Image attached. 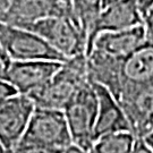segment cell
Listing matches in <instances>:
<instances>
[{"label":"cell","instance_id":"cell-1","mask_svg":"<svg viewBox=\"0 0 153 153\" xmlns=\"http://www.w3.org/2000/svg\"><path fill=\"white\" fill-rule=\"evenodd\" d=\"M88 77L103 85L116 101L153 81V39H145L129 53L114 57L93 49L88 55Z\"/></svg>","mask_w":153,"mask_h":153},{"label":"cell","instance_id":"cell-2","mask_svg":"<svg viewBox=\"0 0 153 153\" xmlns=\"http://www.w3.org/2000/svg\"><path fill=\"white\" fill-rule=\"evenodd\" d=\"M91 81L88 71V56L81 53L68 58L45 85L27 97L36 108L64 110L79 90Z\"/></svg>","mask_w":153,"mask_h":153},{"label":"cell","instance_id":"cell-3","mask_svg":"<svg viewBox=\"0 0 153 153\" xmlns=\"http://www.w3.org/2000/svg\"><path fill=\"white\" fill-rule=\"evenodd\" d=\"M0 48L11 61L51 60L65 62L68 59L35 32L2 22H0Z\"/></svg>","mask_w":153,"mask_h":153},{"label":"cell","instance_id":"cell-4","mask_svg":"<svg viewBox=\"0 0 153 153\" xmlns=\"http://www.w3.org/2000/svg\"><path fill=\"white\" fill-rule=\"evenodd\" d=\"M99 99L90 81L64 110L73 143L90 151L94 143V128L98 118Z\"/></svg>","mask_w":153,"mask_h":153},{"label":"cell","instance_id":"cell-5","mask_svg":"<svg viewBox=\"0 0 153 153\" xmlns=\"http://www.w3.org/2000/svg\"><path fill=\"white\" fill-rule=\"evenodd\" d=\"M19 144H36L62 150L69 148L74 143L65 112L35 107Z\"/></svg>","mask_w":153,"mask_h":153},{"label":"cell","instance_id":"cell-6","mask_svg":"<svg viewBox=\"0 0 153 153\" xmlns=\"http://www.w3.org/2000/svg\"><path fill=\"white\" fill-rule=\"evenodd\" d=\"M26 28L42 36L66 58L86 53L88 40L79 24L73 16L49 17Z\"/></svg>","mask_w":153,"mask_h":153},{"label":"cell","instance_id":"cell-7","mask_svg":"<svg viewBox=\"0 0 153 153\" xmlns=\"http://www.w3.org/2000/svg\"><path fill=\"white\" fill-rule=\"evenodd\" d=\"M34 109L32 99L19 93L0 103V141L8 152H13L22 141Z\"/></svg>","mask_w":153,"mask_h":153},{"label":"cell","instance_id":"cell-8","mask_svg":"<svg viewBox=\"0 0 153 153\" xmlns=\"http://www.w3.org/2000/svg\"><path fill=\"white\" fill-rule=\"evenodd\" d=\"M56 16H73L76 19L71 6L64 0H11L0 22L26 28L39 21Z\"/></svg>","mask_w":153,"mask_h":153},{"label":"cell","instance_id":"cell-9","mask_svg":"<svg viewBox=\"0 0 153 153\" xmlns=\"http://www.w3.org/2000/svg\"><path fill=\"white\" fill-rule=\"evenodd\" d=\"M136 140H144L153 131V81L117 100Z\"/></svg>","mask_w":153,"mask_h":153},{"label":"cell","instance_id":"cell-10","mask_svg":"<svg viewBox=\"0 0 153 153\" xmlns=\"http://www.w3.org/2000/svg\"><path fill=\"white\" fill-rule=\"evenodd\" d=\"M62 62L51 60L11 61L6 81L17 93L30 95L49 82Z\"/></svg>","mask_w":153,"mask_h":153},{"label":"cell","instance_id":"cell-11","mask_svg":"<svg viewBox=\"0 0 153 153\" xmlns=\"http://www.w3.org/2000/svg\"><path fill=\"white\" fill-rule=\"evenodd\" d=\"M143 24V14L135 0H117L104 7L86 47V56L92 51L94 40L100 33L123 31Z\"/></svg>","mask_w":153,"mask_h":153},{"label":"cell","instance_id":"cell-12","mask_svg":"<svg viewBox=\"0 0 153 153\" xmlns=\"http://www.w3.org/2000/svg\"><path fill=\"white\" fill-rule=\"evenodd\" d=\"M92 83L99 99L98 118L94 128V142L108 134L131 131V126L124 111L109 90L99 83Z\"/></svg>","mask_w":153,"mask_h":153},{"label":"cell","instance_id":"cell-13","mask_svg":"<svg viewBox=\"0 0 153 153\" xmlns=\"http://www.w3.org/2000/svg\"><path fill=\"white\" fill-rule=\"evenodd\" d=\"M146 39L144 25L123 30L100 33L94 40L93 49L114 57H123L129 53Z\"/></svg>","mask_w":153,"mask_h":153},{"label":"cell","instance_id":"cell-14","mask_svg":"<svg viewBox=\"0 0 153 153\" xmlns=\"http://www.w3.org/2000/svg\"><path fill=\"white\" fill-rule=\"evenodd\" d=\"M71 4L73 13L88 41L103 9V0H71Z\"/></svg>","mask_w":153,"mask_h":153},{"label":"cell","instance_id":"cell-15","mask_svg":"<svg viewBox=\"0 0 153 153\" xmlns=\"http://www.w3.org/2000/svg\"><path fill=\"white\" fill-rule=\"evenodd\" d=\"M135 141L131 131L108 134L93 143L88 153H131Z\"/></svg>","mask_w":153,"mask_h":153},{"label":"cell","instance_id":"cell-16","mask_svg":"<svg viewBox=\"0 0 153 153\" xmlns=\"http://www.w3.org/2000/svg\"><path fill=\"white\" fill-rule=\"evenodd\" d=\"M13 153H65V150L36 144H19Z\"/></svg>","mask_w":153,"mask_h":153},{"label":"cell","instance_id":"cell-17","mask_svg":"<svg viewBox=\"0 0 153 153\" xmlns=\"http://www.w3.org/2000/svg\"><path fill=\"white\" fill-rule=\"evenodd\" d=\"M11 65V59L7 56L4 50L0 48V79L6 81L7 73Z\"/></svg>","mask_w":153,"mask_h":153},{"label":"cell","instance_id":"cell-18","mask_svg":"<svg viewBox=\"0 0 153 153\" xmlns=\"http://www.w3.org/2000/svg\"><path fill=\"white\" fill-rule=\"evenodd\" d=\"M16 90L11 86L7 81H2L0 79V103H2L5 100L16 94Z\"/></svg>","mask_w":153,"mask_h":153},{"label":"cell","instance_id":"cell-19","mask_svg":"<svg viewBox=\"0 0 153 153\" xmlns=\"http://www.w3.org/2000/svg\"><path fill=\"white\" fill-rule=\"evenodd\" d=\"M143 25L145 27L146 38L153 39V6L143 16Z\"/></svg>","mask_w":153,"mask_h":153},{"label":"cell","instance_id":"cell-20","mask_svg":"<svg viewBox=\"0 0 153 153\" xmlns=\"http://www.w3.org/2000/svg\"><path fill=\"white\" fill-rule=\"evenodd\" d=\"M131 153H153V151L144 140H136Z\"/></svg>","mask_w":153,"mask_h":153},{"label":"cell","instance_id":"cell-21","mask_svg":"<svg viewBox=\"0 0 153 153\" xmlns=\"http://www.w3.org/2000/svg\"><path fill=\"white\" fill-rule=\"evenodd\" d=\"M135 1H136L141 13L143 14V16L146 14V11L153 6V0H135Z\"/></svg>","mask_w":153,"mask_h":153},{"label":"cell","instance_id":"cell-22","mask_svg":"<svg viewBox=\"0 0 153 153\" xmlns=\"http://www.w3.org/2000/svg\"><path fill=\"white\" fill-rule=\"evenodd\" d=\"M65 153H88V151L77 146L75 144H71L69 148H67L65 150Z\"/></svg>","mask_w":153,"mask_h":153},{"label":"cell","instance_id":"cell-23","mask_svg":"<svg viewBox=\"0 0 153 153\" xmlns=\"http://www.w3.org/2000/svg\"><path fill=\"white\" fill-rule=\"evenodd\" d=\"M10 2H11V0H0V19H1L2 15L6 13L7 8L9 7Z\"/></svg>","mask_w":153,"mask_h":153},{"label":"cell","instance_id":"cell-24","mask_svg":"<svg viewBox=\"0 0 153 153\" xmlns=\"http://www.w3.org/2000/svg\"><path fill=\"white\" fill-rule=\"evenodd\" d=\"M144 141H145V143L148 144L149 146L151 148V150L153 151V131L151 133V134H149L148 136L144 138Z\"/></svg>","mask_w":153,"mask_h":153},{"label":"cell","instance_id":"cell-25","mask_svg":"<svg viewBox=\"0 0 153 153\" xmlns=\"http://www.w3.org/2000/svg\"><path fill=\"white\" fill-rule=\"evenodd\" d=\"M115 1H117V0H103V8L104 7H107L108 5H110V4L115 2Z\"/></svg>","mask_w":153,"mask_h":153},{"label":"cell","instance_id":"cell-26","mask_svg":"<svg viewBox=\"0 0 153 153\" xmlns=\"http://www.w3.org/2000/svg\"><path fill=\"white\" fill-rule=\"evenodd\" d=\"M0 153H8V151L6 150V148L4 146V144L0 141Z\"/></svg>","mask_w":153,"mask_h":153},{"label":"cell","instance_id":"cell-27","mask_svg":"<svg viewBox=\"0 0 153 153\" xmlns=\"http://www.w3.org/2000/svg\"><path fill=\"white\" fill-rule=\"evenodd\" d=\"M64 1H65V2H67V4H68V5H71V0H64Z\"/></svg>","mask_w":153,"mask_h":153},{"label":"cell","instance_id":"cell-28","mask_svg":"<svg viewBox=\"0 0 153 153\" xmlns=\"http://www.w3.org/2000/svg\"><path fill=\"white\" fill-rule=\"evenodd\" d=\"M8 153H13V152H8Z\"/></svg>","mask_w":153,"mask_h":153}]
</instances>
